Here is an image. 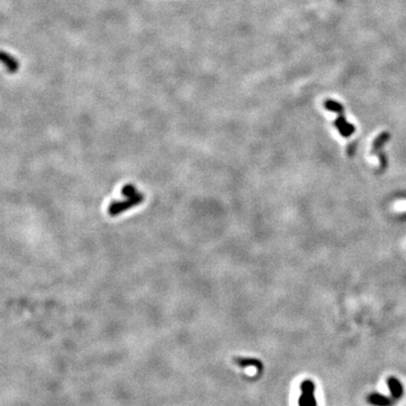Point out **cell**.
Masks as SVG:
<instances>
[{
	"instance_id": "cell-1",
	"label": "cell",
	"mask_w": 406,
	"mask_h": 406,
	"mask_svg": "<svg viewBox=\"0 0 406 406\" xmlns=\"http://www.w3.org/2000/svg\"><path fill=\"white\" fill-rule=\"evenodd\" d=\"M122 195L124 200L122 201H114L108 205L107 213L111 217H117L118 214L127 211L131 208L137 207L145 201V197L137 190L133 184H126L122 188Z\"/></svg>"
},
{
	"instance_id": "cell-2",
	"label": "cell",
	"mask_w": 406,
	"mask_h": 406,
	"mask_svg": "<svg viewBox=\"0 0 406 406\" xmlns=\"http://www.w3.org/2000/svg\"><path fill=\"white\" fill-rule=\"evenodd\" d=\"M299 406H317V400L315 398V384L312 380H305L302 384Z\"/></svg>"
},
{
	"instance_id": "cell-3",
	"label": "cell",
	"mask_w": 406,
	"mask_h": 406,
	"mask_svg": "<svg viewBox=\"0 0 406 406\" xmlns=\"http://www.w3.org/2000/svg\"><path fill=\"white\" fill-rule=\"evenodd\" d=\"M387 385H388V387H389L391 397H393L395 400H398L402 398V396L404 394V389H403L402 382H400L397 378H395V377L387 378Z\"/></svg>"
},
{
	"instance_id": "cell-4",
	"label": "cell",
	"mask_w": 406,
	"mask_h": 406,
	"mask_svg": "<svg viewBox=\"0 0 406 406\" xmlns=\"http://www.w3.org/2000/svg\"><path fill=\"white\" fill-rule=\"evenodd\" d=\"M335 126L339 129L340 133L343 137H350V134L354 132V126L350 124L349 122H346L344 112L339 113V118L335 121Z\"/></svg>"
},
{
	"instance_id": "cell-5",
	"label": "cell",
	"mask_w": 406,
	"mask_h": 406,
	"mask_svg": "<svg viewBox=\"0 0 406 406\" xmlns=\"http://www.w3.org/2000/svg\"><path fill=\"white\" fill-rule=\"evenodd\" d=\"M367 400L369 404H371L373 406H391L395 402V399L393 397H387V396L378 393H372L370 395H368Z\"/></svg>"
},
{
	"instance_id": "cell-6",
	"label": "cell",
	"mask_w": 406,
	"mask_h": 406,
	"mask_svg": "<svg viewBox=\"0 0 406 406\" xmlns=\"http://www.w3.org/2000/svg\"><path fill=\"white\" fill-rule=\"evenodd\" d=\"M324 106H325L326 109H328V111H331V112H335V113L344 112V108L342 107V105L335 101H332V99H327V101H325V103H324Z\"/></svg>"
}]
</instances>
